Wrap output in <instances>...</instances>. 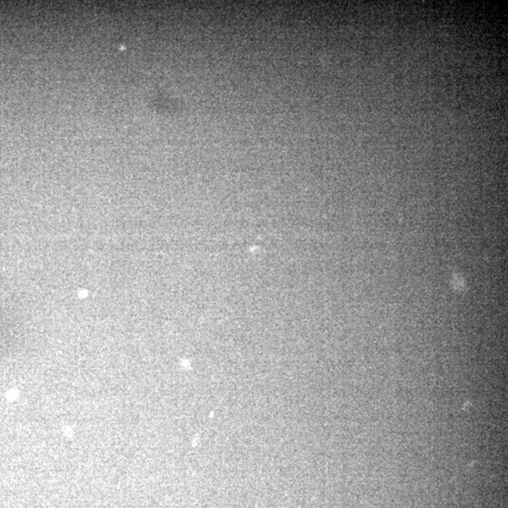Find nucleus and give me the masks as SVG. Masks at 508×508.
<instances>
[]
</instances>
